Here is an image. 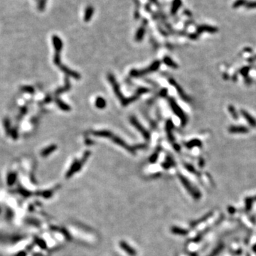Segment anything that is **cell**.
Masks as SVG:
<instances>
[{"instance_id": "16", "label": "cell", "mask_w": 256, "mask_h": 256, "mask_svg": "<svg viewBox=\"0 0 256 256\" xmlns=\"http://www.w3.org/2000/svg\"><path fill=\"white\" fill-rule=\"evenodd\" d=\"M186 147H188L189 149H192L194 147H201V142L198 139H194V140H191L189 142H187L185 144Z\"/></svg>"}, {"instance_id": "30", "label": "cell", "mask_w": 256, "mask_h": 256, "mask_svg": "<svg viewBox=\"0 0 256 256\" xmlns=\"http://www.w3.org/2000/svg\"><path fill=\"white\" fill-rule=\"evenodd\" d=\"M159 151H156L154 154H152V156L150 157V162H152V163H154L157 161V159L158 158V155H159Z\"/></svg>"}, {"instance_id": "20", "label": "cell", "mask_w": 256, "mask_h": 256, "mask_svg": "<svg viewBox=\"0 0 256 256\" xmlns=\"http://www.w3.org/2000/svg\"><path fill=\"white\" fill-rule=\"evenodd\" d=\"M56 103H57L58 105L59 106V108H60L61 110H63L68 111V110H71V109H70L69 106H68V105L65 104L64 102L61 101L60 99H59V98H57L56 100Z\"/></svg>"}, {"instance_id": "2", "label": "cell", "mask_w": 256, "mask_h": 256, "mask_svg": "<svg viewBox=\"0 0 256 256\" xmlns=\"http://www.w3.org/2000/svg\"><path fill=\"white\" fill-rule=\"evenodd\" d=\"M93 135L95 136H99V137H103V138H109L110 140H111L112 141L114 142L115 144L118 145L120 147H123L124 149H127L128 152H132V154H135L136 150L138 149H143L146 147L145 145H135V146H129L127 145L125 141L122 140L121 138H120L119 137L116 136V135L113 134L111 132L107 131V130H101V131H93Z\"/></svg>"}, {"instance_id": "28", "label": "cell", "mask_w": 256, "mask_h": 256, "mask_svg": "<svg viewBox=\"0 0 256 256\" xmlns=\"http://www.w3.org/2000/svg\"><path fill=\"white\" fill-rule=\"evenodd\" d=\"M40 195L43 196L45 198H48L52 196V191H44V192L40 193Z\"/></svg>"}, {"instance_id": "18", "label": "cell", "mask_w": 256, "mask_h": 256, "mask_svg": "<svg viewBox=\"0 0 256 256\" xmlns=\"http://www.w3.org/2000/svg\"><path fill=\"white\" fill-rule=\"evenodd\" d=\"M95 106L99 109H103L106 106V101L104 98L101 97H98L95 100Z\"/></svg>"}, {"instance_id": "12", "label": "cell", "mask_w": 256, "mask_h": 256, "mask_svg": "<svg viewBox=\"0 0 256 256\" xmlns=\"http://www.w3.org/2000/svg\"><path fill=\"white\" fill-rule=\"evenodd\" d=\"M169 83H172L173 86H174V87L176 88V91H178V93H179L180 97H181V98L183 99L184 100H185V101H187V102L189 101V97H187V95L185 94L184 92L183 91L182 88L180 87L179 85L177 83H176L175 81L173 80V79H170V80H169Z\"/></svg>"}, {"instance_id": "25", "label": "cell", "mask_w": 256, "mask_h": 256, "mask_svg": "<svg viewBox=\"0 0 256 256\" xmlns=\"http://www.w3.org/2000/svg\"><path fill=\"white\" fill-rule=\"evenodd\" d=\"M21 90L22 91L26 92V93H34V89L33 87H31V86H23V87L21 88Z\"/></svg>"}, {"instance_id": "8", "label": "cell", "mask_w": 256, "mask_h": 256, "mask_svg": "<svg viewBox=\"0 0 256 256\" xmlns=\"http://www.w3.org/2000/svg\"><path fill=\"white\" fill-rule=\"evenodd\" d=\"M172 128H173V122L172 120H168L167 122V135H168V138L169 139V140H170V142H172L173 144V146H174V149H176V150L179 151L180 149V147L179 145H177V144L175 143L174 142V136H173L172 135Z\"/></svg>"}, {"instance_id": "7", "label": "cell", "mask_w": 256, "mask_h": 256, "mask_svg": "<svg viewBox=\"0 0 256 256\" xmlns=\"http://www.w3.org/2000/svg\"><path fill=\"white\" fill-rule=\"evenodd\" d=\"M130 122L133 125L135 126V127L137 128V129H138L139 132H140L142 133V135L144 136V138H145V139H146L147 140H149V138H150V135H149L148 131L146 130V129H145V127H144L142 125H140V122H139L138 120H137L136 118L132 117V118H130Z\"/></svg>"}, {"instance_id": "13", "label": "cell", "mask_w": 256, "mask_h": 256, "mask_svg": "<svg viewBox=\"0 0 256 256\" xmlns=\"http://www.w3.org/2000/svg\"><path fill=\"white\" fill-rule=\"evenodd\" d=\"M203 31L209 32V33H216V32L218 31V29L214 26H208V25H201V26H199L197 29L198 34H200Z\"/></svg>"}, {"instance_id": "19", "label": "cell", "mask_w": 256, "mask_h": 256, "mask_svg": "<svg viewBox=\"0 0 256 256\" xmlns=\"http://www.w3.org/2000/svg\"><path fill=\"white\" fill-rule=\"evenodd\" d=\"M163 61H164V62H165V64H167V66H170V67H172L173 68H175V69L178 68V65L176 64V63L174 62V61H173L172 59H171L170 58L168 57V56H166V57L164 58Z\"/></svg>"}, {"instance_id": "15", "label": "cell", "mask_w": 256, "mask_h": 256, "mask_svg": "<svg viewBox=\"0 0 256 256\" xmlns=\"http://www.w3.org/2000/svg\"><path fill=\"white\" fill-rule=\"evenodd\" d=\"M65 83H66V86H65V87L60 88H59L58 90H56V91L55 92L56 95H60L61 93H64V92L68 91V90L70 88V82H69V79H68L67 77L65 78Z\"/></svg>"}, {"instance_id": "11", "label": "cell", "mask_w": 256, "mask_h": 256, "mask_svg": "<svg viewBox=\"0 0 256 256\" xmlns=\"http://www.w3.org/2000/svg\"><path fill=\"white\" fill-rule=\"evenodd\" d=\"M120 246L121 247L122 249L125 252H126L128 255H129L130 256H135L137 255L136 251H135L134 248L130 246H129V244L125 242V241H120Z\"/></svg>"}, {"instance_id": "14", "label": "cell", "mask_w": 256, "mask_h": 256, "mask_svg": "<svg viewBox=\"0 0 256 256\" xmlns=\"http://www.w3.org/2000/svg\"><path fill=\"white\" fill-rule=\"evenodd\" d=\"M56 149H57V147H56V145H52L48 146V147H46V148L44 149L42 151H41V156L44 157H46L48 156V155L51 154V153L54 152V151H55Z\"/></svg>"}, {"instance_id": "27", "label": "cell", "mask_w": 256, "mask_h": 256, "mask_svg": "<svg viewBox=\"0 0 256 256\" xmlns=\"http://www.w3.org/2000/svg\"><path fill=\"white\" fill-rule=\"evenodd\" d=\"M46 0H40L39 2V5H38V9H39V10L40 11L44 10L45 5H46Z\"/></svg>"}, {"instance_id": "6", "label": "cell", "mask_w": 256, "mask_h": 256, "mask_svg": "<svg viewBox=\"0 0 256 256\" xmlns=\"http://www.w3.org/2000/svg\"><path fill=\"white\" fill-rule=\"evenodd\" d=\"M160 64L161 63L159 61H155L152 64H151L148 68H145L144 70H132L130 71V76L132 77H140L142 75H146L149 73H152V72L156 71L159 67Z\"/></svg>"}, {"instance_id": "32", "label": "cell", "mask_w": 256, "mask_h": 256, "mask_svg": "<svg viewBox=\"0 0 256 256\" xmlns=\"http://www.w3.org/2000/svg\"><path fill=\"white\" fill-rule=\"evenodd\" d=\"M172 231L174 233H179V234H184V231L183 230H180L179 228H176V227H174V228H172Z\"/></svg>"}, {"instance_id": "31", "label": "cell", "mask_w": 256, "mask_h": 256, "mask_svg": "<svg viewBox=\"0 0 256 256\" xmlns=\"http://www.w3.org/2000/svg\"><path fill=\"white\" fill-rule=\"evenodd\" d=\"M10 134H11V135H12V138H13L14 140H17V139L18 138V132H17V129H11Z\"/></svg>"}, {"instance_id": "1", "label": "cell", "mask_w": 256, "mask_h": 256, "mask_svg": "<svg viewBox=\"0 0 256 256\" xmlns=\"http://www.w3.org/2000/svg\"><path fill=\"white\" fill-rule=\"evenodd\" d=\"M108 77V80H109L110 83L112 86H113L115 95H116V96L118 97L119 100H120V102H121V104L123 106H127V105H129V103H132V102H134L135 100H138L142 94H144V93H147V92H149V89H147V88H139L138 91H137V93H135L133 96H132L131 98H126L123 96V95H122V93H121V91H120V87H119L118 83H117V80L116 79H115L114 75L111 74V73H110Z\"/></svg>"}, {"instance_id": "24", "label": "cell", "mask_w": 256, "mask_h": 256, "mask_svg": "<svg viewBox=\"0 0 256 256\" xmlns=\"http://www.w3.org/2000/svg\"><path fill=\"white\" fill-rule=\"evenodd\" d=\"M35 242L37 244H38V246L39 247H41V248H43V249H45V248H46V243L44 242L43 240H41V238H37L35 240Z\"/></svg>"}, {"instance_id": "4", "label": "cell", "mask_w": 256, "mask_h": 256, "mask_svg": "<svg viewBox=\"0 0 256 256\" xmlns=\"http://www.w3.org/2000/svg\"><path fill=\"white\" fill-rule=\"evenodd\" d=\"M90 154H91V152H85L83 157V158L81 159H80V161H78V160H75V161L73 162V164H72L71 167H70V169H68V171L66 174V179H69V178H71L73 174H75L77 172H78V171L82 168V167L83 166L85 162L87 161V159L88 158V157L90 156Z\"/></svg>"}, {"instance_id": "9", "label": "cell", "mask_w": 256, "mask_h": 256, "mask_svg": "<svg viewBox=\"0 0 256 256\" xmlns=\"http://www.w3.org/2000/svg\"><path fill=\"white\" fill-rule=\"evenodd\" d=\"M228 132L232 134H246L249 132V129L243 125H231L228 127Z\"/></svg>"}, {"instance_id": "23", "label": "cell", "mask_w": 256, "mask_h": 256, "mask_svg": "<svg viewBox=\"0 0 256 256\" xmlns=\"http://www.w3.org/2000/svg\"><path fill=\"white\" fill-rule=\"evenodd\" d=\"M4 127L5 128V130H6L7 135L10 134V122L8 118H5L4 120Z\"/></svg>"}, {"instance_id": "29", "label": "cell", "mask_w": 256, "mask_h": 256, "mask_svg": "<svg viewBox=\"0 0 256 256\" xmlns=\"http://www.w3.org/2000/svg\"><path fill=\"white\" fill-rule=\"evenodd\" d=\"M19 192L20 193L21 195L24 196H31V193L29 192V191L26 190V189H21L19 190Z\"/></svg>"}, {"instance_id": "26", "label": "cell", "mask_w": 256, "mask_h": 256, "mask_svg": "<svg viewBox=\"0 0 256 256\" xmlns=\"http://www.w3.org/2000/svg\"><path fill=\"white\" fill-rule=\"evenodd\" d=\"M245 7L247 9H256V1H249L246 2Z\"/></svg>"}, {"instance_id": "21", "label": "cell", "mask_w": 256, "mask_h": 256, "mask_svg": "<svg viewBox=\"0 0 256 256\" xmlns=\"http://www.w3.org/2000/svg\"><path fill=\"white\" fill-rule=\"evenodd\" d=\"M228 111H229V113H230V115H231L233 118L235 119L236 120H238V114L235 107L233 105H229L228 106Z\"/></svg>"}, {"instance_id": "22", "label": "cell", "mask_w": 256, "mask_h": 256, "mask_svg": "<svg viewBox=\"0 0 256 256\" xmlns=\"http://www.w3.org/2000/svg\"><path fill=\"white\" fill-rule=\"evenodd\" d=\"M246 0H236V1L233 4V9H237L239 8V7H242V6H245L246 4Z\"/></svg>"}, {"instance_id": "3", "label": "cell", "mask_w": 256, "mask_h": 256, "mask_svg": "<svg viewBox=\"0 0 256 256\" xmlns=\"http://www.w3.org/2000/svg\"><path fill=\"white\" fill-rule=\"evenodd\" d=\"M53 43L54 48H55V51H56L55 55H54V59H53L54 64L56 65L57 66H59L61 71H64L66 75L72 76L75 79L80 78V74H78V73H76V72L71 71V70H70L69 68H68L66 66H65L64 65L61 64L60 53H61V49H62L63 44L60 38L58 37L57 36H54L53 37Z\"/></svg>"}, {"instance_id": "10", "label": "cell", "mask_w": 256, "mask_h": 256, "mask_svg": "<svg viewBox=\"0 0 256 256\" xmlns=\"http://www.w3.org/2000/svg\"><path fill=\"white\" fill-rule=\"evenodd\" d=\"M241 114L243 118L246 119L247 122L252 127H256V119L254 118L253 115H251L248 111L243 109L241 110Z\"/></svg>"}, {"instance_id": "17", "label": "cell", "mask_w": 256, "mask_h": 256, "mask_svg": "<svg viewBox=\"0 0 256 256\" xmlns=\"http://www.w3.org/2000/svg\"><path fill=\"white\" fill-rule=\"evenodd\" d=\"M17 180V174L14 172H10L7 176V184L9 186H12L15 183Z\"/></svg>"}, {"instance_id": "5", "label": "cell", "mask_w": 256, "mask_h": 256, "mask_svg": "<svg viewBox=\"0 0 256 256\" xmlns=\"http://www.w3.org/2000/svg\"><path fill=\"white\" fill-rule=\"evenodd\" d=\"M168 100H169V105H170V106L172 107L173 112H174V113H175V115H177L180 120H181V125L183 126H185L187 125V121H188V120H187V117L184 113V112L182 110L181 108L179 107V105L176 103L175 100H174V98H169L168 99Z\"/></svg>"}]
</instances>
